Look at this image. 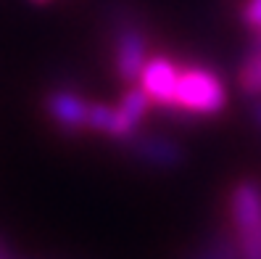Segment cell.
<instances>
[{
    "label": "cell",
    "mask_w": 261,
    "mask_h": 259,
    "mask_svg": "<svg viewBox=\"0 0 261 259\" xmlns=\"http://www.w3.org/2000/svg\"><path fill=\"white\" fill-rule=\"evenodd\" d=\"M109 27H111V61L114 72L121 82H137L150 58L148 35L143 29L140 16L129 6H114L109 11Z\"/></svg>",
    "instance_id": "6da1fadb"
},
{
    "label": "cell",
    "mask_w": 261,
    "mask_h": 259,
    "mask_svg": "<svg viewBox=\"0 0 261 259\" xmlns=\"http://www.w3.org/2000/svg\"><path fill=\"white\" fill-rule=\"evenodd\" d=\"M227 85L219 77V72L208 66H188L179 69L177 77V93L174 119H193V116H217L227 109Z\"/></svg>",
    "instance_id": "7a4b0ae2"
},
{
    "label": "cell",
    "mask_w": 261,
    "mask_h": 259,
    "mask_svg": "<svg viewBox=\"0 0 261 259\" xmlns=\"http://www.w3.org/2000/svg\"><path fill=\"white\" fill-rule=\"evenodd\" d=\"M229 222L243 259H261V180L243 177L229 191Z\"/></svg>",
    "instance_id": "3957f363"
},
{
    "label": "cell",
    "mask_w": 261,
    "mask_h": 259,
    "mask_svg": "<svg viewBox=\"0 0 261 259\" xmlns=\"http://www.w3.org/2000/svg\"><path fill=\"white\" fill-rule=\"evenodd\" d=\"M124 151L150 170H161V172H174V170H182L188 164V151L182 143L166 138V135H159V132H140L137 130L132 138H127L124 143Z\"/></svg>",
    "instance_id": "277c9868"
},
{
    "label": "cell",
    "mask_w": 261,
    "mask_h": 259,
    "mask_svg": "<svg viewBox=\"0 0 261 259\" xmlns=\"http://www.w3.org/2000/svg\"><path fill=\"white\" fill-rule=\"evenodd\" d=\"M177 77L179 69L174 66L172 58L166 56H150L148 64L140 74V87L148 93V98L164 109L169 116H177V106H174V93H177Z\"/></svg>",
    "instance_id": "5b68a950"
},
{
    "label": "cell",
    "mask_w": 261,
    "mask_h": 259,
    "mask_svg": "<svg viewBox=\"0 0 261 259\" xmlns=\"http://www.w3.org/2000/svg\"><path fill=\"white\" fill-rule=\"evenodd\" d=\"M45 114L64 135H80L87 130V101L69 87L50 90L42 101Z\"/></svg>",
    "instance_id": "8992f818"
},
{
    "label": "cell",
    "mask_w": 261,
    "mask_h": 259,
    "mask_svg": "<svg viewBox=\"0 0 261 259\" xmlns=\"http://www.w3.org/2000/svg\"><path fill=\"white\" fill-rule=\"evenodd\" d=\"M150 106H153V101L148 98V93L140 85L127 87L124 93H121V98H119V106H114L116 109V127H114L111 140L124 143L127 138H132V135L140 130V122L150 111Z\"/></svg>",
    "instance_id": "52a82bcc"
},
{
    "label": "cell",
    "mask_w": 261,
    "mask_h": 259,
    "mask_svg": "<svg viewBox=\"0 0 261 259\" xmlns=\"http://www.w3.org/2000/svg\"><path fill=\"white\" fill-rule=\"evenodd\" d=\"M179 259H243V251L232 230H214Z\"/></svg>",
    "instance_id": "ba28073f"
},
{
    "label": "cell",
    "mask_w": 261,
    "mask_h": 259,
    "mask_svg": "<svg viewBox=\"0 0 261 259\" xmlns=\"http://www.w3.org/2000/svg\"><path fill=\"white\" fill-rule=\"evenodd\" d=\"M238 87L245 98H261V32H256L251 51L238 66Z\"/></svg>",
    "instance_id": "9c48e42d"
},
{
    "label": "cell",
    "mask_w": 261,
    "mask_h": 259,
    "mask_svg": "<svg viewBox=\"0 0 261 259\" xmlns=\"http://www.w3.org/2000/svg\"><path fill=\"white\" fill-rule=\"evenodd\" d=\"M116 127V109L106 103H87V130L111 138Z\"/></svg>",
    "instance_id": "30bf717a"
},
{
    "label": "cell",
    "mask_w": 261,
    "mask_h": 259,
    "mask_svg": "<svg viewBox=\"0 0 261 259\" xmlns=\"http://www.w3.org/2000/svg\"><path fill=\"white\" fill-rule=\"evenodd\" d=\"M240 21L251 32H261V0H245L240 8Z\"/></svg>",
    "instance_id": "8fae6325"
},
{
    "label": "cell",
    "mask_w": 261,
    "mask_h": 259,
    "mask_svg": "<svg viewBox=\"0 0 261 259\" xmlns=\"http://www.w3.org/2000/svg\"><path fill=\"white\" fill-rule=\"evenodd\" d=\"M251 119H253V125L261 130V98H256V103H253V109H251Z\"/></svg>",
    "instance_id": "7c38bea8"
},
{
    "label": "cell",
    "mask_w": 261,
    "mask_h": 259,
    "mask_svg": "<svg viewBox=\"0 0 261 259\" xmlns=\"http://www.w3.org/2000/svg\"><path fill=\"white\" fill-rule=\"evenodd\" d=\"M32 3H37V6H45V3H50V0H32Z\"/></svg>",
    "instance_id": "4fadbf2b"
}]
</instances>
